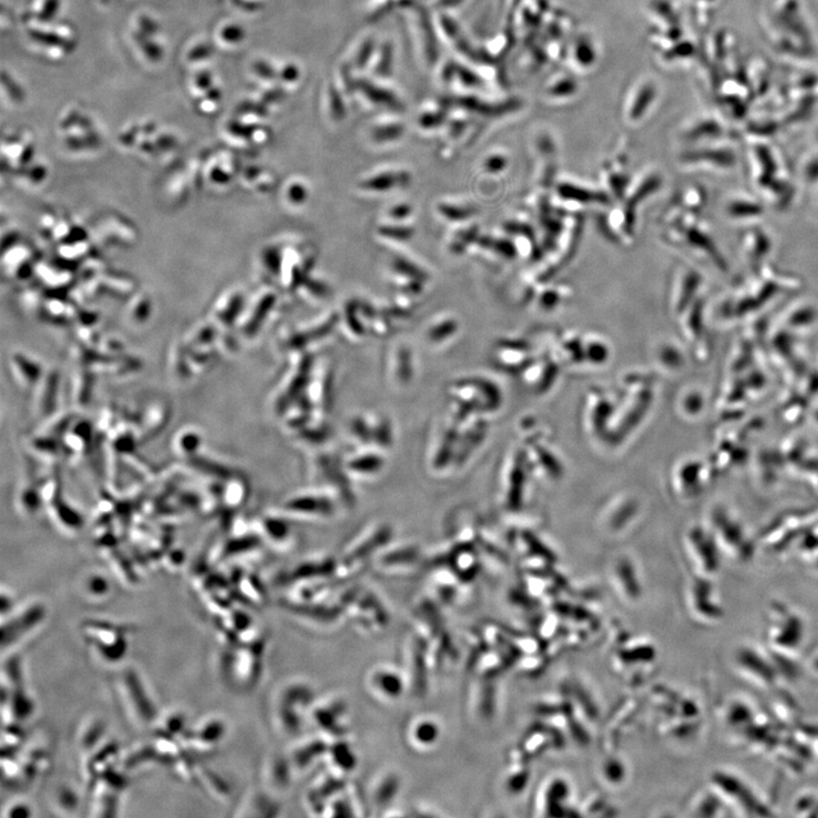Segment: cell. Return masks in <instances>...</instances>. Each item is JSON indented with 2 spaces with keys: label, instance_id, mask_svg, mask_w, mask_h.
I'll use <instances>...</instances> for the list:
<instances>
[{
  "label": "cell",
  "instance_id": "6da1fadb",
  "mask_svg": "<svg viewBox=\"0 0 818 818\" xmlns=\"http://www.w3.org/2000/svg\"><path fill=\"white\" fill-rule=\"evenodd\" d=\"M683 210L682 219L677 216L679 220H672L670 222V240L697 252L698 256L710 261L711 265L721 272L729 271L724 256L711 236L710 229L698 219L695 211Z\"/></svg>",
  "mask_w": 818,
  "mask_h": 818
},
{
  "label": "cell",
  "instance_id": "7a4b0ae2",
  "mask_svg": "<svg viewBox=\"0 0 818 818\" xmlns=\"http://www.w3.org/2000/svg\"><path fill=\"white\" fill-rule=\"evenodd\" d=\"M128 625L106 622V620H86L81 625L86 641L94 648L96 654L106 663L121 661L128 652Z\"/></svg>",
  "mask_w": 818,
  "mask_h": 818
},
{
  "label": "cell",
  "instance_id": "3957f363",
  "mask_svg": "<svg viewBox=\"0 0 818 818\" xmlns=\"http://www.w3.org/2000/svg\"><path fill=\"white\" fill-rule=\"evenodd\" d=\"M117 682L119 698L131 720L139 725L150 724L156 717V707L135 670H123Z\"/></svg>",
  "mask_w": 818,
  "mask_h": 818
},
{
  "label": "cell",
  "instance_id": "277c9868",
  "mask_svg": "<svg viewBox=\"0 0 818 818\" xmlns=\"http://www.w3.org/2000/svg\"><path fill=\"white\" fill-rule=\"evenodd\" d=\"M45 616L46 609L43 605L32 604L8 618L6 622L3 620V649L15 645L16 642L25 639L27 634L35 631L43 622Z\"/></svg>",
  "mask_w": 818,
  "mask_h": 818
},
{
  "label": "cell",
  "instance_id": "5b68a950",
  "mask_svg": "<svg viewBox=\"0 0 818 818\" xmlns=\"http://www.w3.org/2000/svg\"><path fill=\"white\" fill-rule=\"evenodd\" d=\"M351 432L353 438L357 439L361 445H365L364 447H371V444H375L379 449L383 450L393 444V426L383 417H353Z\"/></svg>",
  "mask_w": 818,
  "mask_h": 818
},
{
  "label": "cell",
  "instance_id": "8992f818",
  "mask_svg": "<svg viewBox=\"0 0 818 818\" xmlns=\"http://www.w3.org/2000/svg\"><path fill=\"white\" fill-rule=\"evenodd\" d=\"M684 160L689 167L700 168L716 174L733 171L738 165V156L734 149L725 145L693 151Z\"/></svg>",
  "mask_w": 818,
  "mask_h": 818
},
{
  "label": "cell",
  "instance_id": "52a82bcc",
  "mask_svg": "<svg viewBox=\"0 0 818 818\" xmlns=\"http://www.w3.org/2000/svg\"><path fill=\"white\" fill-rule=\"evenodd\" d=\"M741 237V251L744 260L753 270L767 264L766 261L774 250V239L760 224L751 225Z\"/></svg>",
  "mask_w": 818,
  "mask_h": 818
},
{
  "label": "cell",
  "instance_id": "ba28073f",
  "mask_svg": "<svg viewBox=\"0 0 818 818\" xmlns=\"http://www.w3.org/2000/svg\"><path fill=\"white\" fill-rule=\"evenodd\" d=\"M723 214L726 220L738 224H758V220L766 214L765 203L762 199L746 194H734L728 197L723 204Z\"/></svg>",
  "mask_w": 818,
  "mask_h": 818
},
{
  "label": "cell",
  "instance_id": "9c48e42d",
  "mask_svg": "<svg viewBox=\"0 0 818 818\" xmlns=\"http://www.w3.org/2000/svg\"><path fill=\"white\" fill-rule=\"evenodd\" d=\"M252 643L239 648L236 651L229 654L224 660V670L228 672L225 674L233 680L234 683L240 684L242 687L254 682L256 675L259 673L257 670L259 659H257L256 648L252 649L251 647Z\"/></svg>",
  "mask_w": 818,
  "mask_h": 818
},
{
  "label": "cell",
  "instance_id": "30bf717a",
  "mask_svg": "<svg viewBox=\"0 0 818 818\" xmlns=\"http://www.w3.org/2000/svg\"><path fill=\"white\" fill-rule=\"evenodd\" d=\"M702 277L698 271L691 268L679 270L672 292V306L678 314H682L689 306L700 298Z\"/></svg>",
  "mask_w": 818,
  "mask_h": 818
},
{
  "label": "cell",
  "instance_id": "8fae6325",
  "mask_svg": "<svg viewBox=\"0 0 818 818\" xmlns=\"http://www.w3.org/2000/svg\"><path fill=\"white\" fill-rule=\"evenodd\" d=\"M284 508L288 513L301 515L302 517L326 518L332 515L334 506L328 495L308 493L291 498Z\"/></svg>",
  "mask_w": 818,
  "mask_h": 818
},
{
  "label": "cell",
  "instance_id": "7c38bea8",
  "mask_svg": "<svg viewBox=\"0 0 818 818\" xmlns=\"http://www.w3.org/2000/svg\"><path fill=\"white\" fill-rule=\"evenodd\" d=\"M223 734L222 721L219 720L207 721L191 732H185L182 735V743L185 747H190L192 752L210 753L218 747Z\"/></svg>",
  "mask_w": 818,
  "mask_h": 818
},
{
  "label": "cell",
  "instance_id": "4fadbf2b",
  "mask_svg": "<svg viewBox=\"0 0 818 818\" xmlns=\"http://www.w3.org/2000/svg\"><path fill=\"white\" fill-rule=\"evenodd\" d=\"M784 330H807L818 321V308L810 300L794 301L779 315Z\"/></svg>",
  "mask_w": 818,
  "mask_h": 818
},
{
  "label": "cell",
  "instance_id": "5bb4252c",
  "mask_svg": "<svg viewBox=\"0 0 818 818\" xmlns=\"http://www.w3.org/2000/svg\"><path fill=\"white\" fill-rule=\"evenodd\" d=\"M118 746L110 742L91 752L86 762L85 773L88 781L89 788L93 787L96 781L114 771V766L118 760Z\"/></svg>",
  "mask_w": 818,
  "mask_h": 818
},
{
  "label": "cell",
  "instance_id": "9a60e30c",
  "mask_svg": "<svg viewBox=\"0 0 818 818\" xmlns=\"http://www.w3.org/2000/svg\"><path fill=\"white\" fill-rule=\"evenodd\" d=\"M385 465L383 454L378 449H365L353 454L346 462V473L356 479H369L383 470Z\"/></svg>",
  "mask_w": 818,
  "mask_h": 818
},
{
  "label": "cell",
  "instance_id": "2e32d148",
  "mask_svg": "<svg viewBox=\"0 0 818 818\" xmlns=\"http://www.w3.org/2000/svg\"><path fill=\"white\" fill-rule=\"evenodd\" d=\"M199 784H203L206 792L211 796L219 799H225L229 796L230 789L224 781L206 767H199L197 770Z\"/></svg>",
  "mask_w": 818,
  "mask_h": 818
},
{
  "label": "cell",
  "instance_id": "e0dca14e",
  "mask_svg": "<svg viewBox=\"0 0 818 818\" xmlns=\"http://www.w3.org/2000/svg\"><path fill=\"white\" fill-rule=\"evenodd\" d=\"M105 733V725L102 721H93L82 730L79 737V744L82 751L91 752L98 746Z\"/></svg>",
  "mask_w": 818,
  "mask_h": 818
},
{
  "label": "cell",
  "instance_id": "ac0fdd59",
  "mask_svg": "<svg viewBox=\"0 0 818 818\" xmlns=\"http://www.w3.org/2000/svg\"><path fill=\"white\" fill-rule=\"evenodd\" d=\"M376 673L378 674L374 678V683L379 690H383L380 693L383 692L388 697H396L402 693V681L397 674L387 670H378Z\"/></svg>",
  "mask_w": 818,
  "mask_h": 818
},
{
  "label": "cell",
  "instance_id": "d6986e66",
  "mask_svg": "<svg viewBox=\"0 0 818 818\" xmlns=\"http://www.w3.org/2000/svg\"><path fill=\"white\" fill-rule=\"evenodd\" d=\"M29 36L32 40L36 41V43L47 46V47H58L66 50H72L75 48V46H73L70 40L63 38L62 36L54 34V32L30 30Z\"/></svg>",
  "mask_w": 818,
  "mask_h": 818
},
{
  "label": "cell",
  "instance_id": "ffe728a7",
  "mask_svg": "<svg viewBox=\"0 0 818 818\" xmlns=\"http://www.w3.org/2000/svg\"><path fill=\"white\" fill-rule=\"evenodd\" d=\"M86 594L91 600L100 601L107 598L110 594V585L107 578L98 574H94L87 578Z\"/></svg>",
  "mask_w": 818,
  "mask_h": 818
},
{
  "label": "cell",
  "instance_id": "44dd1931",
  "mask_svg": "<svg viewBox=\"0 0 818 818\" xmlns=\"http://www.w3.org/2000/svg\"><path fill=\"white\" fill-rule=\"evenodd\" d=\"M411 734L414 742L420 744L421 747H427L426 744L434 742L435 740V726L427 720L417 721L413 725Z\"/></svg>",
  "mask_w": 818,
  "mask_h": 818
},
{
  "label": "cell",
  "instance_id": "7402d4cb",
  "mask_svg": "<svg viewBox=\"0 0 818 818\" xmlns=\"http://www.w3.org/2000/svg\"><path fill=\"white\" fill-rule=\"evenodd\" d=\"M173 771L179 778L187 781V782H199V776H197V770H199V766L195 765L194 761L188 758L186 755H183L180 758H178L176 762H173Z\"/></svg>",
  "mask_w": 818,
  "mask_h": 818
},
{
  "label": "cell",
  "instance_id": "603a6c76",
  "mask_svg": "<svg viewBox=\"0 0 818 818\" xmlns=\"http://www.w3.org/2000/svg\"><path fill=\"white\" fill-rule=\"evenodd\" d=\"M133 39L139 45L142 52H144L146 57L148 58L149 61L158 62L163 58V49L159 47L158 44H156L155 41L151 40L149 36L144 34V32H137V34L133 35Z\"/></svg>",
  "mask_w": 818,
  "mask_h": 818
},
{
  "label": "cell",
  "instance_id": "cb8c5ba5",
  "mask_svg": "<svg viewBox=\"0 0 818 818\" xmlns=\"http://www.w3.org/2000/svg\"><path fill=\"white\" fill-rule=\"evenodd\" d=\"M263 527H265L266 535L269 536L268 537H270L271 540L275 542L286 541L289 528L286 522L282 521V519L268 517L265 519V522H263Z\"/></svg>",
  "mask_w": 818,
  "mask_h": 818
},
{
  "label": "cell",
  "instance_id": "d4e9b609",
  "mask_svg": "<svg viewBox=\"0 0 818 818\" xmlns=\"http://www.w3.org/2000/svg\"><path fill=\"white\" fill-rule=\"evenodd\" d=\"M801 178L803 182L813 189L818 185V155L803 160Z\"/></svg>",
  "mask_w": 818,
  "mask_h": 818
},
{
  "label": "cell",
  "instance_id": "484cf974",
  "mask_svg": "<svg viewBox=\"0 0 818 818\" xmlns=\"http://www.w3.org/2000/svg\"><path fill=\"white\" fill-rule=\"evenodd\" d=\"M22 730L17 728L15 724L8 723L4 724V732H3V751H6L8 749V752H13L14 749H16L23 741Z\"/></svg>",
  "mask_w": 818,
  "mask_h": 818
},
{
  "label": "cell",
  "instance_id": "4316f807",
  "mask_svg": "<svg viewBox=\"0 0 818 818\" xmlns=\"http://www.w3.org/2000/svg\"><path fill=\"white\" fill-rule=\"evenodd\" d=\"M402 181V178L394 176V174H383V176L371 178L370 180L365 182L364 186L367 189L384 191L401 185Z\"/></svg>",
  "mask_w": 818,
  "mask_h": 818
},
{
  "label": "cell",
  "instance_id": "83f0119b",
  "mask_svg": "<svg viewBox=\"0 0 818 818\" xmlns=\"http://www.w3.org/2000/svg\"><path fill=\"white\" fill-rule=\"evenodd\" d=\"M162 732L171 734L173 737H182L185 734V717L179 714H171L164 720Z\"/></svg>",
  "mask_w": 818,
  "mask_h": 818
},
{
  "label": "cell",
  "instance_id": "f1b7e54d",
  "mask_svg": "<svg viewBox=\"0 0 818 818\" xmlns=\"http://www.w3.org/2000/svg\"><path fill=\"white\" fill-rule=\"evenodd\" d=\"M57 803L62 811L75 812L79 805V798L73 790L62 789L57 794Z\"/></svg>",
  "mask_w": 818,
  "mask_h": 818
},
{
  "label": "cell",
  "instance_id": "f546056e",
  "mask_svg": "<svg viewBox=\"0 0 818 818\" xmlns=\"http://www.w3.org/2000/svg\"><path fill=\"white\" fill-rule=\"evenodd\" d=\"M2 81L5 89L7 90V94L9 97L12 98L13 102L22 103V100L25 99V93H23L20 85H17L16 81L5 71L2 73Z\"/></svg>",
  "mask_w": 818,
  "mask_h": 818
},
{
  "label": "cell",
  "instance_id": "4dcf8cb0",
  "mask_svg": "<svg viewBox=\"0 0 818 818\" xmlns=\"http://www.w3.org/2000/svg\"><path fill=\"white\" fill-rule=\"evenodd\" d=\"M59 7H61V0H46L43 9H41L38 15L39 21L44 23L52 22L56 17Z\"/></svg>",
  "mask_w": 818,
  "mask_h": 818
},
{
  "label": "cell",
  "instance_id": "1f68e13d",
  "mask_svg": "<svg viewBox=\"0 0 818 818\" xmlns=\"http://www.w3.org/2000/svg\"><path fill=\"white\" fill-rule=\"evenodd\" d=\"M456 328L457 325L455 322L445 321L444 323L435 326V329L431 330L430 338L434 340V342H441V340L447 338L448 334L453 333Z\"/></svg>",
  "mask_w": 818,
  "mask_h": 818
},
{
  "label": "cell",
  "instance_id": "d6a6232c",
  "mask_svg": "<svg viewBox=\"0 0 818 818\" xmlns=\"http://www.w3.org/2000/svg\"><path fill=\"white\" fill-rule=\"evenodd\" d=\"M211 53H213V48H211L210 45H197L196 47L192 48L190 52L188 53V59L191 62L203 61V59L209 58Z\"/></svg>",
  "mask_w": 818,
  "mask_h": 818
},
{
  "label": "cell",
  "instance_id": "836d02e7",
  "mask_svg": "<svg viewBox=\"0 0 818 818\" xmlns=\"http://www.w3.org/2000/svg\"><path fill=\"white\" fill-rule=\"evenodd\" d=\"M6 816L8 818H26L31 816V810L29 806L25 805V803H14V805L9 806L7 808Z\"/></svg>",
  "mask_w": 818,
  "mask_h": 818
},
{
  "label": "cell",
  "instance_id": "e575fe53",
  "mask_svg": "<svg viewBox=\"0 0 818 818\" xmlns=\"http://www.w3.org/2000/svg\"><path fill=\"white\" fill-rule=\"evenodd\" d=\"M139 26L141 32H144V34L149 36L158 34L159 30L158 23H156L153 18L147 15L140 16Z\"/></svg>",
  "mask_w": 818,
  "mask_h": 818
},
{
  "label": "cell",
  "instance_id": "d590c367",
  "mask_svg": "<svg viewBox=\"0 0 818 818\" xmlns=\"http://www.w3.org/2000/svg\"><path fill=\"white\" fill-rule=\"evenodd\" d=\"M211 76L209 71H201L196 77L197 88L207 91L211 88Z\"/></svg>",
  "mask_w": 818,
  "mask_h": 818
},
{
  "label": "cell",
  "instance_id": "8d00e7d4",
  "mask_svg": "<svg viewBox=\"0 0 818 818\" xmlns=\"http://www.w3.org/2000/svg\"><path fill=\"white\" fill-rule=\"evenodd\" d=\"M222 38L229 43H236L241 39V30L238 26H227L222 31Z\"/></svg>",
  "mask_w": 818,
  "mask_h": 818
},
{
  "label": "cell",
  "instance_id": "74e56055",
  "mask_svg": "<svg viewBox=\"0 0 818 818\" xmlns=\"http://www.w3.org/2000/svg\"><path fill=\"white\" fill-rule=\"evenodd\" d=\"M289 194H291V199L292 201H296V203H302V201H304L306 197V191L302 186L291 187Z\"/></svg>",
  "mask_w": 818,
  "mask_h": 818
},
{
  "label": "cell",
  "instance_id": "f35d334b",
  "mask_svg": "<svg viewBox=\"0 0 818 818\" xmlns=\"http://www.w3.org/2000/svg\"><path fill=\"white\" fill-rule=\"evenodd\" d=\"M12 600L13 599L11 598V597H8L6 595V592H5V591L2 592V613H3V616H5V614H6L7 612H9V610H11L12 605H13Z\"/></svg>",
  "mask_w": 818,
  "mask_h": 818
},
{
  "label": "cell",
  "instance_id": "ab89813d",
  "mask_svg": "<svg viewBox=\"0 0 818 818\" xmlns=\"http://www.w3.org/2000/svg\"><path fill=\"white\" fill-rule=\"evenodd\" d=\"M206 98L210 100H213V102H218L220 98V93L219 89L213 88L211 87L210 89L206 91Z\"/></svg>",
  "mask_w": 818,
  "mask_h": 818
},
{
  "label": "cell",
  "instance_id": "60d3db41",
  "mask_svg": "<svg viewBox=\"0 0 818 818\" xmlns=\"http://www.w3.org/2000/svg\"><path fill=\"white\" fill-rule=\"evenodd\" d=\"M814 197L816 199V203L818 204V185L814 188Z\"/></svg>",
  "mask_w": 818,
  "mask_h": 818
}]
</instances>
